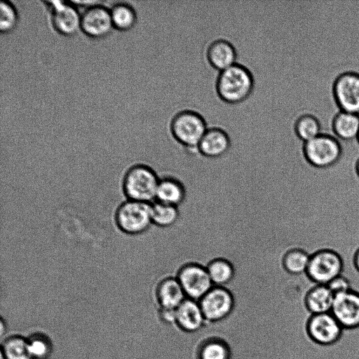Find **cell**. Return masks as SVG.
Here are the masks:
<instances>
[{"label": "cell", "mask_w": 359, "mask_h": 359, "mask_svg": "<svg viewBox=\"0 0 359 359\" xmlns=\"http://www.w3.org/2000/svg\"><path fill=\"white\" fill-rule=\"evenodd\" d=\"M255 78L250 69L241 63L219 72L215 82L218 97L229 104L245 102L255 88Z\"/></svg>", "instance_id": "cell-1"}, {"label": "cell", "mask_w": 359, "mask_h": 359, "mask_svg": "<svg viewBox=\"0 0 359 359\" xmlns=\"http://www.w3.org/2000/svg\"><path fill=\"white\" fill-rule=\"evenodd\" d=\"M160 177L144 163L130 166L123 175L122 191L127 200L151 203L156 200Z\"/></svg>", "instance_id": "cell-2"}, {"label": "cell", "mask_w": 359, "mask_h": 359, "mask_svg": "<svg viewBox=\"0 0 359 359\" xmlns=\"http://www.w3.org/2000/svg\"><path fill=\"white\" fill-rule=\"evenodd\" d=\"M169 127L174 140L191 153H198L199 143L208 128L203 116L190 109L177 112Z\"/></svg>", "instance_id": "cell-3"}, {"label": "cell", "mask_w": 359, "mask_h": 359, "mask_svg": "<svg viewBox=\"0 0 359 359\" xmlns=\"http://www.w3.org/2000/svg\"><path fill=\"white\" fill-rule=\"evenodd\" d=\"M114 219L117 228L127 235L144 233L153 224L151 203L126 199L116 208Z\"/></svg>", "instance_id": "cell-4"}, {"label": "cell", "mask_w": 359, "mask_h": 359, "mask_svg": "<svg viewBox=\"0 0 359 359\" xmlns=\"http://www.w3.org/2000/svg\"><path fill=\"white\" fill-rule=\"evenodd\" d=\"M302 153L309 165L316 168L325 169L339 162L343 149L335 136L321 133L316 137L304 142Z\"/></svg>", "instance_id": "cell-5"}, {"label": "cell", "mask_w": 359, "mask_h": 359, "mask_svg": "<svg viewBox=\"0 0 359 359\" xmlns=\"http://www.w3.org/2000/svg\"><path fill=\"white\" fill-rule=\"evenodd\" d=\"M344 266L339 252L331 248H321L310 254L305 274L313 284L327 285L342 274Z\"/></svg>", "instance_id": "cell-6"}, {"label": "cell", "mask_w": 359, "mask_h": 359, "mask_svg": "<svg viewBox=\"0 0 359 359\" xmlns=\"http://www.w3.org/2000/svg\"><path fill=\"white\" fill-rule=\"evenodd\" d=\"M176 278L180 283L187 298L199 301L213 287L206 266L190 262L182 264Z\"/></svg>", "instance_id": "cell-7"}, {"label": "cell", "mask_w": 359, "mask_h": 359, "mask_svg": "<svg viewBox=\"0 0 359 359\" xmlns=\"http://www.w3.org/2000/svg\"><path fill=\"white\" fill-rule=\"evenodd\" d=\"M332 95L340 111L359 114V73L339 74L333 81Z\"/></svg>", "instance_id": "cell-8"}, {"label": "cell", "mask_w": 359, "mask_h": 359, "mask_svg": "<svg viewBox=\"0 0 359 359\" xmlns=\"http://www.w3.org/2000/svg\"><path fill=\"white\" fill-rule=\"evenodd\" d=\"M54 29L66 36H73L81 29V15L71 1H46Z\"/></svg>", "instance_id": "cell-9"}, {"label": "cell", "mask_w": 359, "mask_h": 359, "mask_svg": "<svg viewBox=\"0 0 359 359\" xmlns=\"http://www.w3.org/2000/svg\"><path fill=\"white\" fill-rule=\"evenodd\" d=\"M205 320L225 318L234 307V297L226 287L214 286L198 301Z\"/></svg>", "instance_id": "cell-10"}, {"label": "cell", "mask_w": 359, "mask_h": 359, "mask_svg": "<svg viewBox=\"0 0 359 359\" xmlns=\"http://www.w3.org/2000/svg\"><path fill=\"white\" fill-rule=\"evenodd\" d=\"M113 28L110 10L102 4L86 8L81 15V30L90 38L106 37Z\"/></svg>", "instance_id": "cell-11"}, {"label": "cell", "mask_w": 359, "mask_h": 359, "mask_svg": "<svg viewBox=\"0 0 359 359\" xmlns=\"http://www.w3.org/2000/svg\"><path fill=\"white\" fill-rule=\"evenodd\" d=\"M343 327L359 325V292L355 290L334 295L330 312Z\"/></svg>", "instance_id": "cell-12"}, {"label": "cell", "mask_w": 359, "mask_h": 359, "mask_svg": "<svg viewBox=\"0 0 359 359\" xmlns=\"http://www.w3.org/2000/svg\"><path fill=\"white\" fill-rule=\"evenodd\" d=\"M342 327L331 313L313 315L308 325L311 338L322 344L336 341L341 335Z\"/></svg>", "instance_id": "cell-13"}, {"label": "cell", "mask_w": 359, "mask_h": 359, "mask_svg": "<svg viewBox=\"0 0 359 359\" xmlns=\"http://www.w3.org/2000/svg\"><path fill=\"white\" fill-rule=\"evenodd\" d=\"M229 133L219 126L208 127L198 147V153L208 158H219L230 149Z\"/></svg>", "instance_id": "cell-14"}, {"label": "cell", "mask_w": 359, "mask_h": 359, "mask_svg": "<svg viewBox=\"0 0 359 359\" xmlns=\"http://www.w3.org/2000/svg\"><path fill=\"white\" fill-rule=\"evenodd\" d=\"M155 297L161 309L176 310L187 299L176 276H166L155 287Z\"/></svg>", "instance_id": "cell-15"}, {"label": "cell", "mask_w": 359, "mask_h": 359, "mask_svg": "<svg viewBox=\"0 0 359 359\" xmlns=\"http://www.w3.org/2000/svg\"><path fill=\"white\" fill-rule=\"evenodd\" d=\"M238 53L233 44L224 39L212 41L206 50V58L209 65L221 72L237 62Z\"/></svg>", "instance_id": "cell-16"}, {"label": "cell", "mask_w": 359, "mask_h": 359, "mask_svg": "<svg viewBox=\"0 0 359 359\" xmlns=\"http://www.w3.org/2000/svg\"><path fill=\"white\" fill-rule=\"evenodd\" d=\"M205 320L198 301L187 298L175 310V322L185 332L198 331Z\"/></svg>", "instance_id": "cell-17"}, {"label": "cell", "mask_w": 359, "mask_h": 359, "mask_svg": "<svg viewBox=\"0 0 359 359\" xmlns=\"http://www.w3.org/2000/svg\"><path fill=\"white\" fill-rule=\"evenodd\" d=\"M186 196L185 186L179 179L170 175L160 177L156 201L179 207Z\"/></svg>", "instance_id": "cell-18"}, {"label": "cell", "mask_w": 359, "mask_h": 359, "mask_svg": "<svg viewBox=\"0 0 359 359\" xmlns=\"http://www.w3.org/2000/svg\"><path fill=\"white\" fill-rule=\"evenodd\" d=\"M334 294L326 285L313 284L306 291L305 303L314 314L330 313Z\"/></svg>", "instance_id": "cell-19"}, {"label": "cell", "mask_w": 359, "mask_h": 359, "mask_svg": "<svg viewBox=\"0 0 359 359\" xmlns=\"http://www.w3.org/2000/svg\"><path fill=\"white\" fill-rule=\"evenodd\" d=\"M332 128L335 137L344 141L357 140L359 133V114L340 111L333 117Z\"/></svg>", "instance_id": "cell-20"}, {"label": "cell", "mask_w": 359, "mask_h": 359, "mask_svg": "<svg viewBox=\"0 0 359 359\" xmlns=\"http://www.w3.org/2000/svg\"><path fill=\"white\" fill-rule=\"evenodd\" d=\"M206 268L214 286L226 287L236 276L233 263L224 257L211 259L206 265Z\"/></svg>", "instance_id": "cell-21"}, {"label": "cell", "mask_w": 359, "mask_h": 359, "mask_svg": "<svg viewBox=\"0 0 359 359\" xmlns=\"http://www.w3.org/2000/svg\"><path fill=\"white\" fill-rule=\"evenodd\" d=\"M310 254L300 248H293L288 250L282 258V266L289 274L299 276L306 273Z\"/></svg>", "instance_id": "cell-22"}, {"label": "cell", "mask_w": 359, "mask_h": 359, "mask_svg": "<svg viewBox=\"0 0 359 359\" xmlns=\"http://www.w3.org/2000/svg\"><path fill=\"white\" fill-rule=\"evenodd\" d=\"M1 359H30L27 338L13 334L6 337L1 342Z\"/></svg>", "instance_id": "cell-23"}, {"label": "cell", "mask_w": 359, "mask_h": 359, "mask_svg": "<svg viewBox=\"0 0 359 359\" xmlns=\"http://www.w3.org/2000/svg\"><path fill=\"white\" fill-rule=\"evenodd\" d=\"M151 217L154 225L169 228L178 221L180 210L177 206L155 201L151 203Z\"/></svg>", "instance_id": "cell-24"}, {"label": "cell", "mask_w": 359, "mask_h": 359, "mask_svg": "<svg viewBox=\"0 0 359 359\" xmlns=\"http://www.w3.org/2000/svg\"><path fill=\"white\" fill-rule=\"evenodd\" d=\"M114 28L120 31L131 29L137 22L135 9L128 4L121 2L114 4L110 9Z\"/></svg>", "instance_id": "cell-25"}, {"label": "cell", "mask_w": 359, "mask_h": 359, "mask_svg": "<svg viewBox=\"0 0 359 359\" xmlns=\"http://www.w3.org/2000/svg\"><path fill=\"white\" fill-rule=\"evenodd\" d=\"M294 131L297 137L305 142L321 133V124L315 115L303 114L295 120Z\"/></svg>", "instance_id": "cell-26"}, {"label": "cell", "mask_w": 359, "mask_h": 359, "mask_svg": "<svg viewBox=\"0 0 359 359\" xmlns=\"http://www.w3.org/2000/svg\"><path fill=\"white\" fill-rule=\"evenodd\" d=\"M30 359H48L53 346L50 338L45 333L36 332L27 337Z\"/></svg>", "instance_id": "cell-27"}, {"label": "cell", "mask_w": 359, "mask_h": 359, "mask_svg": "<svg viewBox=\"0 0 359 359\" xmlns=\"http://www.w3.org/2000/svg\"><path fill=\"white\" fill-rule=\"evenodd\" d=\"M230 350L222 340L212 339L203 343L199 350V359H229Z\"/></svg>", "instance_id": "cell-28"}, {"label": "cell", "mask_w": 359, "mask_h": 359, "mask_svg": "<svg viewBox=\"0 0 359 359\" xmlns=\"http://www.w3.org/2000/svg\"><path fill=\"white\" fill-rule=\"evenodd\" d=\"M18 14L14 5L9 1L0 3V31L8 34L13 32L18 23Z\"/></svg>", "instance_id": "cell-29"}, {"label": "cell", "mask_w": 359, "mask_h": 359, "mask_svg": "<svg viewBox=\"0 0 359 359\" xmlns=\"http://www.w3.org/2000/svg\"><path fill=\"white\" fill-rule=\"evenodd\" d=\"M326 285L334 295L353 288L351 280L342 274L334 278Z\"/></svg>", "instance_id": "cell-30"}, {"label": "cell", "mask_w": 359, "mask_h": 359, "mask_svg": "<svg viewBox=\"0 0 359 359\" xmlns=\"http://www.w3.org/2000/svg\"><path fill=\"white\" fill-rule=\"evenodd\" d=\"M72 3L76 6H85L86 8L101 4L102 1H71Z\"/></svg>", "instance_id": "cell-31"}, {"label": "cell", "mask_w": 359, "mask_h": 359, "mask_svg": "<svg viewBox=\"0 0 359 359\" xmlns=\"http://www.w3.org/2000/svg\"><path fill=\"white\" fill-rule=\"evenodd\" d=\"M353 264L355 269L359 273V247L355 250L353 256Z\"/></svg>", "instance_id": "cell-32"}, {"label": "cell", "mask_w": 359, "mask_h": 359, "mask_svg": "<svg viewBox=\"0 0 359 359\" xmlns=\"http://www.w3.org/2000/svg\"><path fill=\"white\" fill-rule=\"evenodd\" d=\"M0 325H1L0 334L1 337H3L4 334L6 332V328H7L6 322L3 318L1 319Z\"/></svg>", "instance_id": "cell-33"}, {"label": "cell", "mask_w": 359, "mask_h": 359, "mask_svg": "<svg viewBox=\"0 0 359 359\" xmlns=\"http://www.w3.org/2000/svg\"><path fill=\"white\" fill-rule=\"evenodd\" d=\"M355 171L357 176L359 178V157L357 159L355 164Z\"/></svg>", "instance_id": "cell-34"}, {"label": "cell", "mask_w": 359, "mask_h": 359, "mask_svg": "<svg viewBox=\"0 0 359 359\" xmlns=\"http://www.w3.org/2000/svg\"><path fill=\"white\" fill-rule=\"evenodd\" d=\"M357 141L359 143V133H358V137H357Z\"/></svg>", "instance_id": "cell-35"}]
</instances>
